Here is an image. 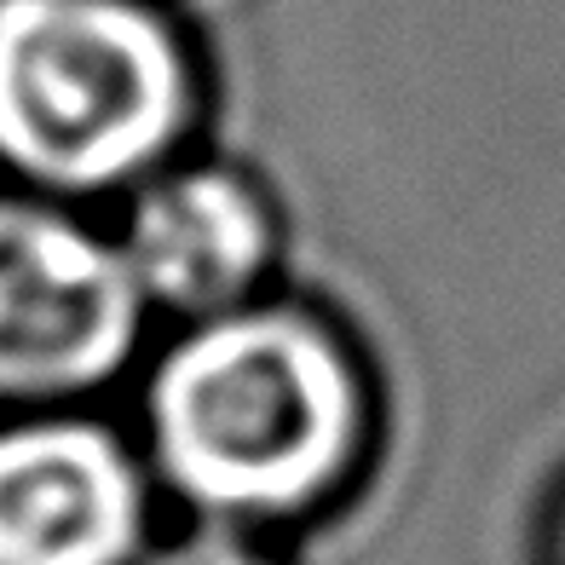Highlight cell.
Returning <instances> with one entry per match:
<instances>
[{"mask_svg": "<svg viewBox=\"0 0 565 565\" xmlns=\"http://www.w3.org/2000/svg\"><path fill=\"white\" fill-rule=\"evenodd\" d=\"M150 450L185 502L271 520L318 502L364 439V375L329 323L295 306L196 318L150 375Z\"/></svg>", "mask_w": 565, "mask_h": 565, "instance_id": "cell-1", "label": "cell"}, {"mask_svg": "<svg viewBox=\"0 0 565 565\" xmlns=\"http://www.w3.org/2000/svg\"><path fill=\"white\" fill-rule=\"evenodd\" d=\"M196 105V64L150 0H0V162L30 185H134L179 150Z\"/></svg>", "mask_w": 565, "mask_h": 565, "instance_id": "cell-2", "label": "cell"}, {"mask_svg": "<svg viewBox=\"0 0 565 565\" xmlns=\"http://www.w3.org/2000/svg\"><path fill=\"white\" fill-rule=\"evenodd\" d=\"M145 295L121 248L53 202L0 196V398H75L134 358Z\"/></svg>", "mask_w": 565, "mask_h": 565, "instance_id": "cell-3", "label": "cell"}, {"mask_svg": "<svg viewBox=\"0 0 565 565\" xmlns=\"http://www.w3.org/2000/svg\"><path fill=\"white\" fill-rule=\"evenodd\" d=\"M145 513L139 461L110 427H0V565H127Z\"/></svg>", "mask_w": 565, "mask_h": 565, "instance_id": "cell-4", "label": "cell"}, {"mask_svg": "<svg viewBox=\"0 0 565 565\" xmlns=\"http://www.w3.org/2000/svg\"><path fill=\"white\" fill-rule=\"evenodd\" d=\"M121 260L145 306L179 318H220L248 306L277 260V214L237 168H173L134 196L121 225Z\"/></svg>", "mask_w": 565, "mask_h": 565, "instance_id": "cell-5", "label": "cell"}, {"mask_svg": "<svg viewBox=\"0 0 565 565\" xmlns=\"http://www.w3.org/2000/svg\"><path fill=\"white\" fill-rule=\"evenodd\" d=\"M145 565H271V559H260L248 543H237V536H225V531H196L185 543L157 548Z\"/></svg>", "mask_w": 565, "mask_h": 565, "instance_id": "cell-6", "label": "cell"}]
</instances>
